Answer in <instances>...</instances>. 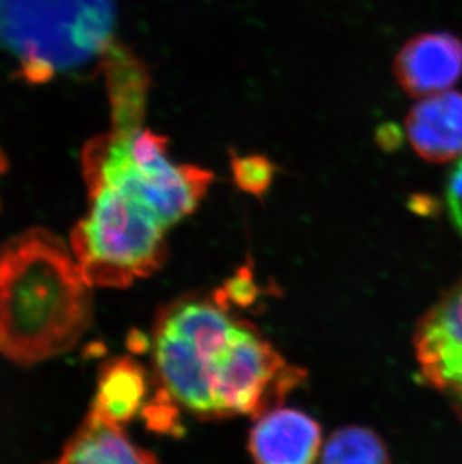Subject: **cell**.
I'll return each instance as SVG.
<instances>
[{
  "label": "cell",
  "mask_w": 462,
  "mask_h": 464,
  "mask_svg": "<svg viewBox=\"0 0 462 464\" xmlns=\"http://www.w3.org/2000/svg\"><path fill=\"white\" fill-rule=\"evenodd\" d=\"M92 289L53 233L9 239L0 250V355L31 365L70 351L91 324Z\"/></svg>",
  "instance_id": "obj_1"
},
{
  "label": "cell",
  "mask_w": 462,
  "mask_h": 464,
  "mask_svg": "<svg viewBox=\"0 0 462 464\" xmlns=\"http://www.w3.org/2000/svg\"><path fill=\"white\" fill-rule=\"evenodd\" d=\"M116 0H0V50L27 83H44L104 59Z\"/></svg>",
  "instance_id": "obj_2"
},
{
  "label": "cell",
  "mask_w": 462,
  "mask_h": 464,
  "mask_svg": "<svg viewBox=\"0 0 462 464\" xmlns=\"http://www.w3.org/2000/svg\"><path fill=\"white\" fill-rule=\"evenodd\" d=\"M88 214L75 226L71 251L92 287H127L166 258V228L146 210L104 187H91Z\"/></svg>",
  "instance_id": "obj_3"
},
{
  "label": "cell",
  "mask_w": 462,
  "mask_h": 464,
  "mask_svg": "<svg viewBox=\"0 0 462 464\" xmlns=\"http://www.w3.org/2000/svg\"><path fill=\"white\" fill-rule=\"evenodd\" d=\"M219 416L266 415L296 386L305 372L293 367L248 324H239L227 352L214 363Z\"/></svg>",
  "instance_id": "obj_4"
},
{
  "label": "cell",
  "mask_w": 462,
  "mask_h": 464,
  "mask_svg": "<svg viewBox=\"0 0 462 464\" xmlns=\"http://www.w3.org/2000/svg\"><path fill=\"white\" fill-rule=\"evenodd\" d=\"M415 347L423 379L462 420V281L425 314Z\"/></svg>",
  "instance_id": "obj_5"
},
{
  "label": "cell",
  "mask_w": 462,
  "mask_h": 464,
  "mask_svg": "<svg viewBox=\"0 0 462 464\" xmlns=\"http://www.w3.org/2000/svg\"><path fill=\"white\" fill-rule=\"evenodd\" d=\"M153 355L171 399L197 415L221 418L215 399L214 362L161 322H158L155 331Z\"/></svg>",
  "instance_id": "obj_6"
},
{
  "label": "cell",
  "mask_w": 462,
  "mask_h": 464,
  "mask_svg": "<svg viewBox=\"0 0 462 464\" xmlns=\"http://www.w3.org/2000/svg\"><path fill=\"white\" fill-rule=\"evenodd\" d=\"M393 72L409 97L446 92L462 77V41L448 32L415 36L398 53Z\"/></svg>",
  "instance_id": "obj_7"
},
{
  "label": "cell",
  "mask_w": 462,
  "mask_h": 464,
  "mask_svg": "<svg viewBox=\"0 0 462 464\" xmlns=\"http://www.w3.org/2000/svg\"><path fill=\"white\" fill-rule=\"evenodd\" d=\"M248 447L255 464H314L322 429L301 411L274 409L254 425Z\"/></svg>",
  "instance_id": "obj_8"
},
{
  "label": "cell",
  "mask_w": 462,
  "mask_h": 464,
  "mask_svg": "<svg viewBox=\"0 0 462 464\" xmlns=\"http://www.w3.org/2000/svg\"><path fill=\"white\" fill-rule=\"evenodd\" d=\"M407 136L419 157L449 162L462 155V93L454 91L423 98L406 119Z\"/></svg>",
  "instance_id": "obj_9"
},
{
  "label": "cell",
  "mask_w": 462,
  "mask_h": 464,
  "mask_svg": "<svg viewBox=\"0 0 462 464\" xmlns=\"http://www.w3.org/2000/svg\"><path fill=\"white\" fill-rule=\"evenodd\" d=\"M59 464H158L157 459L128 439L123 425L89 413L65 447Z\"/></svg>",
  "instance_id": "obj_10"
},
{
  "label": "cell",
  "mask_w": 462,
  "mask_h": 464,
  "mask_svg": "<svg viewBox=\"0 0 462 464\" xmlns=\"http://www.w3.org/2000/svg\"><path fill=\"white\" fill-rule=\"evenodd\" d=\"M161 324L187 338L201 355L217 362L227 352L239 324L210 304L187 301L162 314Z\"/></svg>",
  "instance_id": "obj_11"
},
{
  "label": "cell",
  "mask_w": 462,
  "mask_h": 464,
  "mask_svg": "<svg viewBox=\"0 0 462 464\" xmlns=\"http://www.w3.org/2000/svg\"><path fill=\"white\" fill-rule=\"evenodd\" d=\"M146 394V377L141 368L130 360L111 363L101 377L92 412L119 425L137 415Z\"/></svg>",
  "instance_id": "obj_12"
},
{
  "label": "cell",
  "mask_w": 462,
  "mask_h": 464,
  "mask_svg": "<svg viewBox=\"0 0 462 464\" xmlns=\"http://www.w3.org/2000/svg\"><path fill=\"white\" fill-rule=\"evenodd\" d=\"M320 464H390L383 440L368 429L349 427L332 434Z\"/></svg>",
  "instance_id": "obj_13"
},
{
  "label": "cell",
  "mask_w": 462,
  "mask_h": 464,
  "mask_svg": "<svg viewBox=\"0 0 462 464\" xmlns=\"http://www.w3.org/2000/svg\"><path fill=\"white\" fill-rule=\"evenodd\" d=\"M235 184L245 193L263 198L271 188L276 167L265 155H231Z\"/></svg>",
  "instance_id": "obj_14"
},
{
  "label": "cell",
  "mask_w": 462,
  "mask_h": 464,
  "mask_svg": "<svg viewBox=\"0 0 462 464\" xmlns=\"http://www.w3.org/2000/svg\"><path fill=\"white\" fill-rule=\"evenodd\" d=\"M257 295V287L254 285L251 274L246 269L237 272V276H233L223 289L219 290V304L230 301L237 305H249L254 303Z\"/></svg>",
  "instance_id": "obj_15"
},
{
  "label": "cell",
  "mask_w": 462,
  "mask_h": 464,
  "mask_svg": "<svg viewBox=\"0 0 462 464\" xmlns=\"http://www.w3.org/2000/svg\"><path fill=\"white\" fill-rule=\"evenodd\" d=\"M446 202L449 208L450 219L462 235V160L450 173L446 188Z\"/></svg>",
  "instance_id": "obj_16"
},
{
  "label": "cell",
  "mask_w": 462,
  "mask_h": 464,
  "mask_svg": "<svg viewBox=\"0 0 462 464\" xmlns=\"http://www.w3.org/2000/svg\"><path fill=\"white\" fill-rule=\"evenodd\" d=\"M6 169H8V160H6V155H5L4 150L0 148V178L4 176Z\"/></svg>",
  "instance_id": "obj_17"
}]
</instances>
